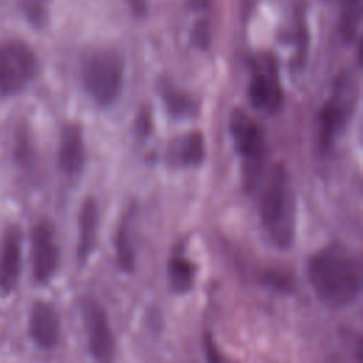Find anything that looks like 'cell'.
I'll return each mask as SVG.
<instances>
[{"instance_id": "2e32d148", "label": "cell", "mask_w": 363, "mask_h": 363, "mask_svg": "<svg viewBox=\"0 0 363 363\" xmlns=\"http://www.w3.org/2000/svg\"><path fill=\"white\" fill-rule=\"evenodd\" d=\"M115 245H116V255H118V262L121 268L126 272H132L135 268V252H133V247L129 237L128 218L123 220V223L118 230Z\"/></svg>"}, {"instance_id": "e0dca14e", "label": "cell", "mask_w": 363, "mask_h": 363, "mask_svg": "<svg viewBox=\"0 0 363 363\" xmlns=\"http://www.w3.org/2000/svg\"><path fill=\"white\" fill-rule=\"evenodd\" d=\"M180 160L189 166H197L204 159V139L201 133L193 132L182 139L179 147Z\"/></svg>"}, {"instance_id": "7c38bea8", "label": "cell", "mask_w": 363, "mask_h": 363, "mask_svg": "<svg viewBox=\"0 0 363 363\" xmlns=\"http://www.w3.org/2000/svg\"><path fill=\"white\" fill-rule=\"evenodd\" d=\"M78 261L85 262L94 251L98 231V204L94 197H86L81 206L78 217Z\"/></svg>"}, {"instance_id": "4fadbf2b", "label": "cell", "mask_w": 363, "mask_h": 363, "mask_svg": "<svg viewBox=\"0 0 363 363\" xmlns=\"http://www.w3.org/2000/svg\"><path fill=\"white\" fill-rule=\"evenodd\" d=\"M269 75H265L264 72L254 74L250 88H248V96L252 104V106L261 109L264 106H269L271 109H275L281 104V88L277 81V71H272V65L269 64Z\"/></svg>"}, {"instance_id": "6da1fadb", "label": "cell", "mask_w": 363, "mask_h": 363, "mask_svg": "<svg viewBox=\"0 0 363 363\" xmlns=\"http://www.w3.org/2000/svg\"><path fill=\"white\" fill-rule=\"evenodd\" d=\"M308 277L316 296L332 308L350 305L362 291V264L340 244H330L312 255Z\"/></svg>"}, {"instance_id": "5bb4252c", "label": "cell", "mask_w": 363, "mask_h": 363, "mask_svg": "<svg viewBox=\"0 0 363 363\" xmlns=\"http://www.w3.org/2000/svg\"><path fill=\"white\" fill-rule=\"evenodd\" d=\"M167 277L176 292H186L194 282V265L184 257H173L167 265Z\"/></svg>"}, {"instance_id": "3957f363", "label": "cell", "mask_w": 363, "mask_h": 363, "mask_svg": "<svg viewBox=\"0 0 363 363\" xmlns=\"http://www.w3.org/2000/svg\"><path fill=\"white\" fill-rule=\"evenodd\" d=\"M86 92L101 106L116 101L123 84V61L113 50H96L88 54L81 67Z\"/></svg>"}, {"instance_id": "9a60e30c", "label": "cell", "mask_w": 363, "mask_h": 363, "mask_svg": "<svg viewBox=\"0 0 363 363\" xmlns=\"http://www.w3.org/2000/svg\"><path fill=\"white\" fill-rule=\"evenodd\" d=\"M360 16H362V0H345L342 13H340V21H339V30L345 41H353L359 24H360Z\"/></svg>"}, {"instance_id": "52a82bcc", "label": "cell", "mask_w": 363, "mask_h": 363, "mask_svg": "<svg viewBox=\"0 0 363 363\" xmlns=\"http://www.w3.org/2000/svg\"><path fill=\"white\" fill-rule=\"evenodd\" d=\"M82 319L89 353L96 363H113L115 337L104 306L94 298L82 303Z\"/></svg>"}, {"instance_id": "ac0fdd59", "label": "cell", "mask_w": 363, "mask_h": 363, "mask_svg": "<svg viewBox=\"0 0 363 363\" xmlns=\"http://www.w3.org/2000/svg\"><path fill=\"white\" fill-rule=\"evenodd\" d=\"M261 281L265 286L281 292V294H291L295 289V279L291 272L285 271L284 268H268L262 272Z\"/></svg>"}, {"instance_id": "7402d4cb", "label": "cell", "mask_w": 363, "mask_h": 363, "mask_svg": "<svg viewBox=\"0 0 363 363\" xmlns=\"http://www.w3.org/2000/svg\"><path fill=\"white\" fill-rule=\"evenodd\" d=\"M204 349H206V356H207L208 363H223L221 354H220V352H218V349H217V346L213 342V337L210 335L206 336Z\"/></svg>"}, {"instance_id": "30bf717a", "label": "cell", "mask_w": 363, "mask_h": 363, "mask_svg": "<svg viewBox=\"0 0 363 363\" xmlns=\"http://www.w3.org/2000/svg\"><path fill=\"white\" fill-rule=\"evenodd\" d=\"M28 332L31 339L43 349H52L60 340V318L55 308L38 301L33 305L28 318Z\"/></svg>"}, {"instance_id": "ffe728a7", "label": "cell", "mask_w": 363, "mask_h": 363, "mask_svg": "<svg viewBox=\"0 0 363 363\" xmlns=\"http://www.w3.org/2000/svg\"><path fill=\"white\" fill-rule=\"evenodd\" d=\"M50 1L51 0H20V4L27 20L33 26L41 27L47 20Z\"/></svg>"}, {"instance_id": "8fae6325", "label": "cell", "mask_w": 363, "mask_h": 363, "mask_svg": "<svg viewBox=\"0 0 363 363\" xmlns=\"http://www.w3.org/2000/svg\"><path fill=\"white\" fill-rule=\"evenodd\" d=\"M85 159L82 132L77 125L62 128L58 145V166L65 174H77L81 172Z\"/></svg>"}, {"instance_id": "9c48e42d", "label": "cell", "mask_w": 363, "mask_h": 363, "mask_svg": "<svg viewBox=\"0 0 363 363\" xmlns=\"http://www.w3.org/2000/svg\"><path fill=\"white\" fill-rule=\"evenodd\" d=\"M21 271V233L17 227L4 231L0 241V289L10 294L20 278Z\"/></svg>"}, {"instance_id": "8992f818", "label": "cell", "mask_w": 363, "mask_h": 363, "mask_svg": "<svg viewBox=\"0 0 363 363\" xmlns=\"http://www.w3.org/2000/svg\"><path fill=\"white\" fill-rule=\"evenodd\" d=\"M230 129L235 142L237 150L245 157L244 179L248 190H252L258 184V176L261 173V155L262 142L258 126L248 118V115L235 109L230 118Z\"/></svg>"}, {"instance_id": "ba28073f", "label": "cell", "mask_w": 363, "mask_h": 363, "mask_svg": "<svg viewBox=\"0 0 363 363\" xmlns=\"http://www.w3.org/2000/svg\"><path fill=\"white\" fill-rule=\"evenodd\" d=\"M60 259L54 231L48 223H38L31 233L33 275L38 282H48L57 271Z\"/></svg>"}, {"instance_id": "44dd1931", "label": "cell", "mask_w": 363, "mask_h": 363, "mask_svg": "<svg viewBox=\"0 0 363 363\" xmlns=\"http://www.w3.org/2000/svg\"><path fill=\"white\" fill-rule=\"evenodd\" d=\"M193 40L194 43L204 48L207 47L208 41H210V34H208V27H207V23L206 21H199L196 26H194V30H193Z\"/></svg>"}, {"instance_id": "7a4b0ae2", "label": "cell", "mask_w": 363, "mask_h": 363, "mask_svg": "<svg viewBox=\"0 0 363 363\" xmlns=\"http://www.w3.org/2000/svg\"><path fill=\"white\" fill-rule=\"evenodd\" d=\"M259 217L271 241L286 248L294 238L295 207L286 170L282 164H275L264 183L259 199Z\"/></svg>"}, {"instance_id": "d6986e66", "label": "cell", "mask_w": 363, "mask_h": 363, "mask_svg": "<svg viewBox=\"0 0 363 363\" xmlns=\"http://www.w3.org/2000/svg\"><path fill=\"white\" fill-rule=\"evenodd\" d=\"M162 95L172 113L177 116H186L193 112L191 99L183 95L180 91H176L172 86H166L164 89H162Z\"/></svg>"}, {"instance_id": "277c9868", "label": "cell", "mask_w": 363, "mask_h": 363, "mask_svg": "<svg viewBox=\"0 0 363 363\" xmlns=\"http://www.w3.org/2000/svg\"><path fill=\"white\" fill-rule=\"evenodd\" d=\"M37 74L34 51L20 40L0 43V94L21 91Z\"/></svg>"}, {"instance_id": "5b68a950", "label": "cell", "mask_w": 363, "mask_h": 363, "mask_svg": "<svg viewBox=\"0 0 363 363\" xmlns=\"http://www.w3.org/2000/svg\"><path fill=\"white\" fill-rule=\"evenodd\" d=\"M356 99V85L349 75H339L330 98L319 113V142L322 149L332 146L345 128Z\"/></svg>"}]
</instances>
